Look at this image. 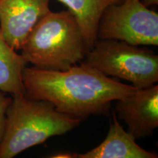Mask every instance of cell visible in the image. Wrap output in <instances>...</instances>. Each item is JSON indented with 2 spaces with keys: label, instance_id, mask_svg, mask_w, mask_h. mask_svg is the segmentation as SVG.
<instances>
[{
  "label": "cell",
  "instance_id": "obj_8",
  "mask_svg": "<svg viewBox=\"0 0 158 158\" xmlns=\"http://www.w3.org/2000/svg\"><path fill=\"white\" fill-rule=\"evenodd\" d=\"M117 119L116 113L105 140L98 147L83 154H73L68 157L78 158H157V155L140 147Z\"/></svg>",
  "mask_w": 158,
  "mask_h": 158
},
{
  "label": "cell",
  "instance_id": "obj_7",
  "mask_svg": "<svg viewBox=\"0 0 158 158\" xmlns=\"http://www.w3.org/2000/svg\"><path fill=\"white\" fill-rule=\"evenodd\" d=\"M115 110L127 125V133L135 140L150 136L158 127V86L137 89L116 100Z\"/></svg>",
  "mask_w": 158,
  "mask_h": 158
},
{
  "label": "cell",
  "instance_id": "obj_5",
  "mask_svg": "<svg viewBox=\"0 0 158 158\" xmlns=\"http://www.w3.org/2000/svg\"><path fill=\"white\" fill-rule=\"evenodd\" d=\"M116 40L135 45H158V14L141 0H123L105 10L98 40Z\"/></svg>",
  "mask_w": 158,
  "mask_h": 158
},
{
  "label": "cell",
  "instance_id": "obj_6",
  "mask_svg": "<svg viewBox=\"0 0 158 158\" xmlns=\"http://www.w3.org/2000/svg\"><path fill=\"white\" fill-rule=\"evenodd\" d=\"M51 0H0V30L16 51L50 10Z\"/></svg>",
  "mask_w": 158,
  "mask_h": 158
},
{
  "label": "cell",
  "instance_id": "obj_3",
  "mask_svg": "<svg viewBox=\"0 0 158 158\" xmlns=\"http://www.w3.org/2000/svg\"><path fill=\"white\" fill-rule=\"evenodd\" d=\"M81 124L45 100L29 99L24 94L12 96L7 112L0 158H12L53 136L68 133Z\"/></svg>",
  "mask_w": 158,
  "mask_h": 158
},
{
  "label": "cell",
  "instance_id": "obj_4",
  "mask_svg": "<svg viewBox=\"0 0 158 158\" xmlns=\"http://www.w3.org/2000/svg\"><path fill=\"white\" fill-rule=\"evenodd\" d=\"M81 62L107 76L127 81L137 89L158 81L157 55L123 41L98 40Z\"/></svg>",
  "mask_w": 158,
  "mask_h": 158
},
{
  "label": "cell",
  "instance_id": "obj_12",
  "mask_svg": "<svg viewBox=\"0 0 158 158\" xmlns=\"http://www.w3.org/2000/svg\"><path fill=\"white\" fill-rule=\"evenodd\" d=\"M142 3H143L146 7H149V6L152 5H157L158 4V0H143Z\"/></svg>",
  "mask_w": 158,
  "mask_h": 158
},
{
  "label": "cell",
  "instance_id": "obj_1",
  "mask_svg": "<svg viewBox=\"0 0 158 158\" xmlns=\"http://www.w3.org/2000/svg\"><path fill=\"white\" fill-rule=\"evenodd\" d=\"M80 63L67 70L26 67L22 73L25 95L51 102L58 111L82 121L107 114L112 102L137 89Z\"/></svg>",
  "mask_w": 158,
  "mask_h": 158
},
{
  "label": "cell",
  "instance_id": "obj_10",
  "mask_svg": "<svg viewBox=\"0 0 158 158\" xmlns=\"http://www.w3.org/2000/svg\"><path fill=\"white\" fill-rule=\"evenodd\" d=\"M27 62L4 38L0 30V90L11 96L24 94L22 73Z\"/></svg>",
  "mask_w": 158,
  "mask_h": 158
},
{
  "label": "cell",
  "instance_id": "obj_9",
  "mask_svg": "<svg viewBox=\"0 0 158 158\" xmlns=\"http://www.w3.org/2000/svg\"><path fill=\"white\" fill-rule=\"evenodd\" d=\"M68 7L81 29L88 51L98 40V28L101 15L108 6L123 0H59ZM87 51V52H88Z\"/></svg>",
  "mask_w": 158,
  "mask_h": 158
},
{
  "label": "cell",
  "instance_id": "obj_11",
  "mask_svg": "<svg viewBox=\"0 0 158 158\" xmlns=\"http://www.w3.org/2000/svg\"><path fill=\"white\" fill-rule=\"evenodd\" d=\"M7 93L0 90V143L5 134L7 120V112L12 101V97H8Z\"/></svg>",
  "mask_w": 158,
  "mask_h": 158
},
{
  "label": "cell",
  "instance_id": "obj_2",
  "mask_svg": "<svg viewBox=\"0 0 158 158\" xmlns=\"http://www.w3.org/2000/svg\"><path fill=\"white\" fill-rule=\"evenodd\" d=\"M21 56L35 68L67 70L87 53L81 29L70 10L49 11L38 21L21 47Z\"/></svg>",
  "mask_w": 158,
  "mask_h": 158
}]
</instances>
